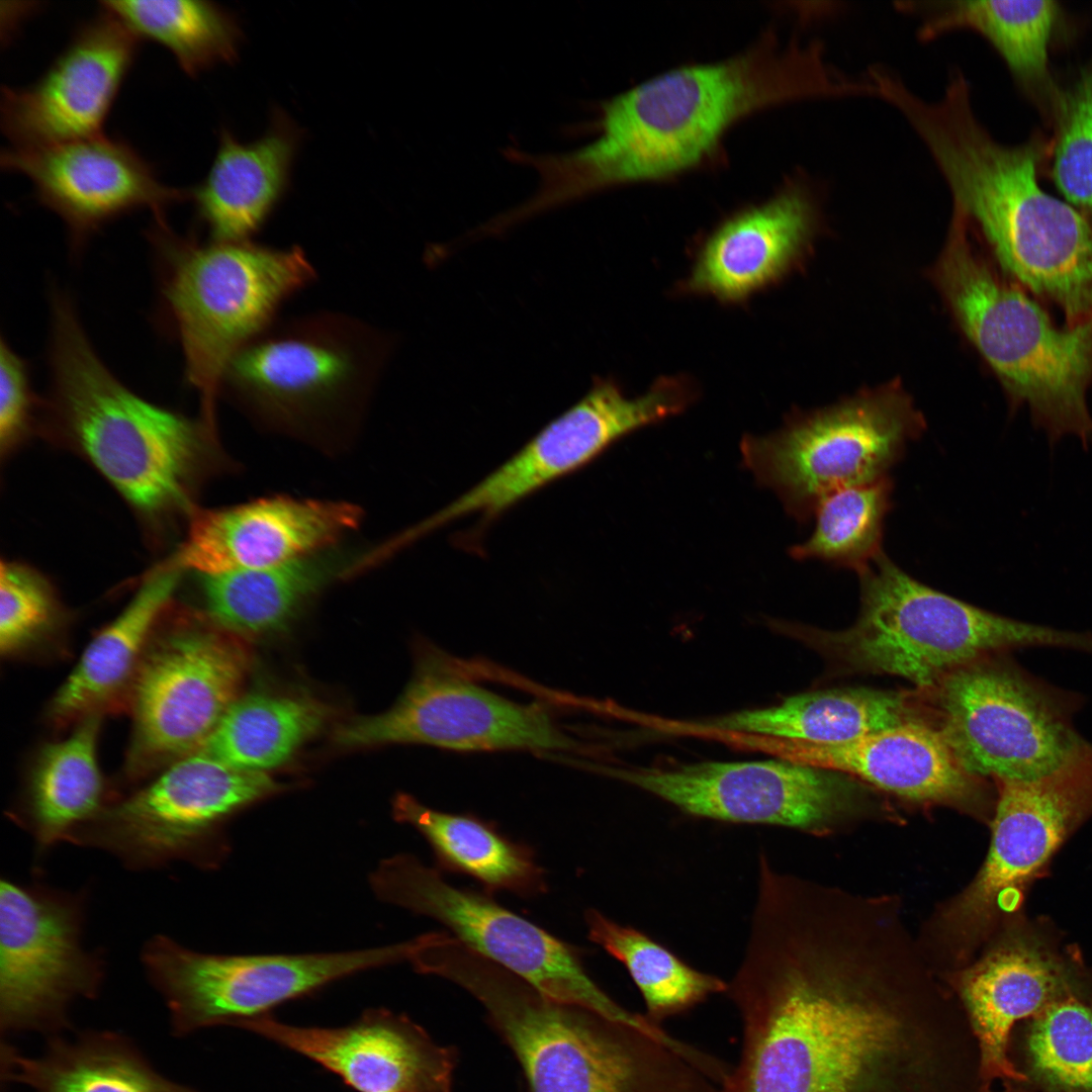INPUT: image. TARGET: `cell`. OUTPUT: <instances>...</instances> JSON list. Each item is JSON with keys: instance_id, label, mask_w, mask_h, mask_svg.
I'll return each mask as SVG.
<instances>
[{"instance_id": "1", "label": "cell", "mask_w": 1092, "mask_h": 1092, "mask_svg": "<svg viewBox=\"0 0 1092 1092\" xmlns=\"http://www.w3.org/2000/svg\"><path fill=\"white\" fill-rule=\"evenodd\" d=\"M749 934L726 990L741 1023L728 1092H987L963 1006L835 977L783 929Z\"/></svg>"}, {"instance_id": "2", "label": "cell", "mask_w": 1092, "mask_h": 1092, "mask_svg": "<svg viewBox=\"0 0 1092 1092\" xmlns=\"http://www.w3.org/2000/svg\"><path fill=\"white\" fill-rule=\"evenodd\" d=\"M857 78L825 58L822 44L782 47L767 35L731 59L673 69L601 104L598 135L566 153L528 154L542 212L627 182L670 176L701 162L734 121L803 98L858 97Z\"/></svg>"}, {"instance_id": "3", "label": "cell", "mask_w": 1092, "mask_h": 1092, "mask_svg": "<svg viewBox=\"0 0 1092 1092\" xmlns=\"http://www.w3.org/2000/svg\"><path fill=\"white\" fill-rule=\"evenodd\" d=\"M898 109L936 164L952 210L980 230L1001 266L1058 304L1068 325L1092 321V228L1039 185L1042 145L994 140L975 115L961 71L948 74L938 100L909 93Z\"/></svg>"}, {"instance_id": "4", "label": "cell", "mask_w": 1092, "mask_h": 1092, "mask_svg": "<svg viewBox=\"0 0 1092 1092\" xmlns=\"http://www.w3.org/2000/svg\"><path fill=\"white\" fill-rule=\"evenodd\" d=\"M450 980L484 1008L530 1092H727L731 1068L713 1055L548 998L477 953L462 954Z\"/></svg>"}, {"instance_id": "5", "label": "cell", "mask_w": 1092, "mask_h": 1092, "mask_svg": "<svg viewBox=\"0 0 1092 1092\" xmlns=\"http://www.w3.org/2000/svg\"><path fill=\"white\" fill-rule=\"evenodd\" d=\"M856 620L838 631L791 627L841 668L899 676L918 690L981 658L1029 647L1092 654V634L1014 620L913 578L883 552L857 573Z\"/></svg>"}, {"instance_id": "6", "label": "cell", "mask_w": 1092, "mask_h": 1092, "mask_svg": "<svg viewBox=\"0 0 1092 1092\" xmlns=\"http://www.w3.org/2000/svg\"><path fill=\"white\" fill-rule=\"evenodd\" d=\"M969 225L952 213L932 279L965 335L1013 404H1027L1052 442L1064 435L1092 445L1086 393L1092 382V321L1065 328L1003 280L975 250Z\"/></svg>"}, {"instance_id": "7", "label": "cell", "mask_w": 1092, "mask_h": 1092, "mask_svg": "<svg viewBox=\"0 0 1092 1092\" xmlns=\"http://www.w3.org/2000/svg\"><path fill=\"white\" fill-rule=\"evenodd\" d=\"M51 332L54 407L64 428L139 510L154 514L181 505L213 429L123 385L101 361L61 294L53 298Z\"/></svg>"}, {"instance_id": "8", "label": "cell", "mask_w": 1092, "mask_h": 1092, "mask_svg": "<svg viewBox=\"0 0 1092 1092\" xmlns=\"http://www.w3.org/2000/svg\"><path fill=\"white\" fill-rule=\"evenodd\" d=\"M156 221L152 235L164 251V301L187 380L199 392L204 421L213 426L215 400L232 358L278 318L286 301L313 284L317 272L296 245L199 243Z\"/></svg>"}, {"instance_id": "9", "label": "cell", "mask_w": 1092, "mask_h": 1092, "mask_svg": "<svg viewBox=\"0 0 1092 1092\" xmlns=\"http://www.w3.org/2000/svg\"><path fill=\"white\" fill-rule=\"evenodd\" d=\"M394 347L392 334L341 311L277 318L232 358L220 392L272 426L349 423L375 391Z\"/></svg>"}, {"instance_id": "10", "label": "cell", "mask_w": 1092, "mask_h": 1092, "mask_svg": "<svg viewBox=\"0 0 1092 1092\" xmlns=\"http://www.w3.org/2000/svg\"><path fill=\"white\" fill-rule=\"evenodd\" d=\"M918 691L920 720L980 779H1036L1089 743L1074 725L1083 697L1037 677L1006 653L976 660Z\"/></svg>"}, {"instance_id": "11", "label": "cell", "mask_w": 1092, "mask_h": 1092, "mask_svg": "<svg viewBox=\"0 0 1092 1092\" xmlns=\"http://www.w3.org/2000/svg\"><path fill=\"white\" fill-rule=\"evenodd\" d=\"M925 428L912 397L895 381L795 414L774 433L745 435L740 452L757 483L805 523L829 493L889 476Z\"/></svg>"}, {"instance_id": "12", "label": "cell", "mask_w": 1092, "mask_h": 1092, "mask_svg": "<svg viewBox=\"0 0 1092 1092\" xmlns=\"http://www.w3.org/2000/svg\"><path fill=\"white\" fill-rule=\"evenodd\" d=\"M280 789L267 772L239 768L197 750L106 806L70 842L104 850L129 870L174 861L215 869L230 851L226 821Z\"/></svg>"}, {"instance_id": "13", "label": "cell", "mask_w": 1092, "mask_h": 1092, "mask_svg": "<svg viewBox=\"0 0 1092 1092\" xmlns=\"http://www.w3.org/2000/svg\"><path fill=\"white\" fill-rule=\"evenodd\" d=\"M694 402L689 382L662 377L636 397L619 384L598 377L572 406L552 420L518 452L475 485L402 533L406 544L459 520L476 518L459 536L467 549H479L488 528L507 511L546 485L599 457L623 437L684 412Z\"/></svg>"}, {"instance_id": "14", "label": "cell", "mask_w": 1092, "mask_h": 1092, "mask_svg": "<svg viewBox=\"0 0 1092 1092\" xmlns=\"http://www.w3.org/2000/svg\"><path fill=\"white\" fill-rule=\"evenodd\" d=\"M370 883L382 901L437 920L468 948L546 997L651 1028L644 1014L620 1005L590 978L576 947L483 893L450 885L417 857L403 853L382 860Z\"/></svg>"}, {"instance_id": "15", "label": "cell", "mask_w": 1092, "mask_h": 1092, "mask_svg": "<svg viewBox=\"0 0 1092 1092\" xmlns=\"http://www.w3.org/2000/svg\"><path fill=\"white\" fill-rule=\"evenodd\" d=\"M411 952L408 940L336 953L213 954L159 934L146 942L141 961L164 999L173 1033L182 1036L206 1027L236 1026L331 982L408 961Z\"/></svg>"}, {"instance_id": "16", "label": "cell", "mask_w": 1092, "mask_h": 1092, "mask_svg": "<svg viewBox=\"0 0 1092 1092\" xmlns=\"http://www.w3.org/2000/svg\"><path fill=\"white\" fill-rule=\"evenodd\" d=\"M427 647L413 677L387 711L355 718L334 732L346 748L425 744L466 752L571 751L580 743L538 703H519L489 691Z\"/></svg>"}, {"instance_id": "17", "label": "cell", "mask_w": 1092, "mask_h": 1092, "mask_svg": "<svg viewBox=\"0 0 1092 1092\" xmlns=\"http://www.w3.org/2000/svg\"><path fill=\"white\" fill-rule=\"evenodd\" d=\"M231 634L191 619L153 634L130 686L129 772L199 750L239 698L249 660Z\"/></svg>"}, {"instance_id": "18", "label": "cell", "mask_w": 1092, "mask_h": 1092, "mask_svg": "<svg viewBox=\"0 0 1092 1092\" xmlns=\"http://www.w3.org/2000/svg\"><path fill=\"white\" fill-rule=\"evenodd\" d=\"M86 892L0 880L2 1033L59 1035L78 999L95 998L105 960L82 943Z\"/></svg>"}, {"instance_id": "19", "label": "cell", "mask_w": 1092, "mask_h": 1092, "mask_svg": "<svg viewBox=\"0 0 1092 1092\" xmlns=\"http://www.w3.org/2000/svg\"><path fill=\"white\" fill-rule=\"evenodd\" d=\"M998 789L987 858L953 905L950 922L977 938L1016 914L1062 844L1092 816V744L1056 770Z\"/></svg>"}, {"instance_id": "20", "label": "cell", "mask_w": 1092, "mask_h": 1092, "mask_svg": "<svg viewBox=\"0 0 1092 1092\" xmlns=\"http://www.w3.org/2000/svg\"><path fill=\"white\" fill-rule=\"evenodd\" d=\"M686 814L739 824L820 832L848 803L835 771L791 761L701 762L673 769L587 764Z\"/></svg>"}, {"instance_id": "21", "label": "cell", "mask_w": 1092, "mask_h": 1092, "mask_svg": "<svg viewBox=\"0 0 1092 1092\" xmlns=\"http://www.w3.org/2000/svg\"><path fill=\"white\" fill-rule=\"evenodd\" d=\"M140 38L100 13L81 24L46 72L22 88L4 87L1 128L13 148L98 135L136 56Z\"/></svg>"}, {"instance_id": "22", "label": "cell", "mask_w": 1092, "mask_h": 1092, "mask_svg": "<svg viewBox=\"0 0 1092 1092\" xmlns=\"http://www.w3.org/2000/svg\"><path fill=\"white\" fill-rule=\"evenodd\" d=\"M1 166L30 180L37 200L65 221L78 246L122 214L148 208L163 219L169 205L189 199V190L162 183L128 143L102 133L41 147H10L1 154Z\"/></svg>"}, {"instance_id": "23", "label": "cell", "mask_w": 1092, "mask_h": 1092, "mask_svg": "<svg viewBox=\"0 0 1092 1092\" xmlns=\"http://www.w3.org/2000/svg\"><path fill=\"white\" fill-rule=\"evenodd\" d=\"M1077 946L1060 945L1044 921H1017L1005 938L958 981L961 1004L981 1055L982 1079L1025 1085L1009 1053L1013 1028L1061 995L1085 971Z\"/></svg>"}, {"instance_id": "24", "label": "cell", "mask_w": 1092, "mask_h": 1092, "mask_svg": "<svg viewBox=\"0 0 1092 1092\" xmlns=\"http://www.w3.org/2000/svg\"><path fill=\"white\" fill-rule=\"evenodd\" d=\"M244 1028L296 1052L359 1092H451L457 1064L452 1046L436 1043L403 1014L363 1012L342 1027H304L270 1014L239 1022Z\"/></svg>"}, {"instance_id": "25", "label": "cell", "mask_w": 1092, "mask_h": 1092, "mask_svg": "<svg viewBox=\"0 0 1092 1092\" xmlns=\"http://www.w3.org/2000/svg\"><path fill=\"white\" fill-rule=\"evenodd\" d=\"M360 520L349 503L287 496L200 511L164 569L209 575L280 565L333 548Z\"/></svg>"}, {"instance_id": "26", "label": "cell", "mask_w": 1092, "mask_h": 1092, "mask_svg": "<svg viewBox=\"0 0 1092 1092\" xmlns=\"http://www.w3.org/2000/svg\"><path fill=\"white\" fill-rule=\"evenodd\" d=\"M767 739L784 759L854 776L909 800L970 805L983 797L982 779L967 772L921 721L836 743Z\"/></svg>"}, {"instance_id": "27", "label": "cell", "mask_w": 1092, "mask_h": 1092, "mask_svg": "<svg viewBox=\"0 0 1092 1092\" xmlns=\"http://www.w3.org/2000/svg\"><path fill=\"white\" fill-rule=\"evenodd\" d=\"M817 224L813 194L793 182L719 225L700 249L685 288L726 302L744 300L798 262Z\"/></svg>"}, {"instance_id": "28", "label": "cell", "mask_w": 1092, "mask_h": 1092, "mask_svg": "<svg viewBox=\"0 0 1092 1092\" xmlns=\"http://www.w3.org/2000/svg\"><path fill=\"white\" fill-rule=\"evenodd\" d=\"M300 141L299 128L282 111L273 113L266 132L252 143L220 131L208 173L189 190L211 241L253 240L286 192Z\"/></svg>"}, {"instance_id": "29", "label": "cell", "mask_w": 1092, "mask_h": 1092, "mask_svg": "<svg viewBox=\"0 0 1092 1092\" xmlns=\"http://www.w3.org/2000/svg\"><path fill=\"white\" fill-rule=\"evenodd\" d=\"M911 721H920L914 695L841 688L795 695L777 706L712 718L695 723L692 729L836 743Z\"/></svg>"}, {"instance_id": "30", "label": "cell", "mask_w": 1092, "mask_h": 1092, "mask_svg": "<svg viewBox=\"0 0 1092 1092\" xmlns=\"http://www.w3.org/2000/svg\"><path fill=\"white\" fill-rule=\"evenodd\" d=\"M0 1055L1 1083L31 1092H199L162 1076L128 1037L113 1031L54 1035L31 1058L2 1041Z\"/></svg>"}, {"instance_id": "31", "label": "cell", "mask_w": 1092, "mask_h": 1092, "mask_svg": "<svg viewBox=\"0 0 1092 1092\" xmlns=\"http://www.w3.org/2000/svg\"><path fill=\"white\" fill-rule=\"evenodd\" d=\"M178 577L179 571L173 569L153 574L122 612L91 640L52 701L54 720L66 723L99 713L131 686Z\"/></svg>"}, {"instance_id": "32", "label": "cell", "mask_w": 1092, "mask_h": 1092, "mask_svg": "<svg viewBox=\"0 0 1092 1092\" xmlns=\"http://www.w3.org/2000/svg\"><path fill=\"white\" fill-rule=\"evenodd\" d=\"M99 713L81 719L66 739L41 752L27 786L18 825L32 837L38 856L96 819L104 806L97 760Z\"/></svg>"}, {"instance_id": "33", "label": "cell", "mask_w": 1092, "mask_h": 1092, "mask_svg": "<svg viewBox=\"0 0 1092 1092\" xmlns=\"http://www.w3.org/2000/svg\"><path fill=\"white\" fill-rule=\"evenodd\" d=\"M333 548L268 568L202 575L210 620L233 634L283 629L325 585L356 567Z\"/></svg>"}, {"instance_id": "34", "label": "cell", "mask_w": 1092, "mask_h": 1092, "mask_svg": "<svg viewBox=\"0 0 1092 1092\" xmlns=\"http://www.w3.org/2000/svg\"><path fill=\"white\" fill-rule=\"evenodd\" d=\"M393 817L424 836L443 871L471 877L488 892L534 897L547 889L533 850L491 823L470 814L431 809L407 794L395 797Z\"/></svg>"}, {"instance_id": "35", "label": "cell", "mask_w": 1092, "mask_h": 1092, "mask_svg": "<svg viewBox=\"0 0 1092 1092\" xmlns=\"http://www.w3.org/2000/svg\"><path fill=\"white\" fill-rule=\"evenodd\" d=\"M915 16L917 35L930 41L970 29L984 36L1020 81L1044 83L1049 48L1060 9L1053 0H943L897 2Z\"/></svg>"}, {"instance_id": "36", "label": "cell", "mask_w": 1092, "mask_h": 1092, "mask_svg": "<svg viewBox=\"0 0 1092 1092\" xmlns=\"http://www.w3.org/2000/svg\"><path fill=\"white\" fill-rule=\"evenodd\" d=\"M1009 1053L1037 1092H1092V970L1016 1024Z\"/></svg>"}, {"instance_id": "37", "label": "cell", "mask_w": 1092, "mask_h": 1092, "mask_svg": "<svg viewBox=\"0 0 1092 1092\" xmlns=\"http://www.w3.org/2000/svg\"><path fill=\"white\" fill-rule=\"evenodd\" d=\"M309 698L265 693L239 697L199 749L233 766L266 772L286 761L330 719Z\"/></svg>"}, {"instance_id": "38", "label": "cell", "mask_w": 1092, "mask_h": 1092, "mask_svg": "<svg viewBox=\"0 0 1092 1092\" xmlns=\"http://www.w3.org/2000/svg\"><path fill=\"white\" fill-rule=\"evenodd\" d=\"M588 938L619 961L639 990L644 1015L653 1023L682 1015L711 996L726 993L728 983L691 967L664 945L596 909L584 914Z\"/></svg>"}, {"instance_id": "39", "label": "cell", "mask_w": 1092, "mask_h": 1092, "mask_svg": "<svg viewBox=\"0 0 1092 1092\" xmlns=\"http://www.w3.org/2000/svg\"><path fill=\"white\" fill-rule=\"evenodd\" d=\"M100 4L140 39L167 49L187 75L194 77L238 57L241 26L234 14L213 2L125 0Z\"/></svg>"}, {"instance_id": "40", "label": "cell", "mask_w": 1092, "mask_h": 1092, "mask_svg": "<svg viewBox=\"0 0 1092 1092\" xmlns=\"http://www.w3.org/2000/svg\"><path fill=\"white\" fill-rule=\"evenodd\" d=\"M893 486L887 476L829 493L814 512L811 536L791 547L790 555L860 572L884 552V523L892 508Z\"/></svg>"}, {"instance_id": "41", "label": "cell", "mask_w": 1092, "mask_h": 1092, "mask_svg": "<svg viewBox=\"0 0 1092 1092\" xmlns=\"http://www.w3.org/2000/svg\"><path fill=\"white\" fill-rule=\"evenodd\" d=\"M1052 177L1067 201L1092 216V68L1058 97Z\"/></svg>"}, {"instance_id": "42", "label": "cell", "mask_w": 1092, "mask_h": 1092, "mask_svg": "<svg viewBox=\"0 0 1092 1092\" xmlns=\"http://www.w3.org/2000/svg\"><path fill=\"white\" fill-rule=\"evenodd\" d=\"M53 600L44 583L29 570L10 563L0 567V647L12 653L50 625Z\"/></svg>"}, {"instance_id": "43", "label": "cell", "mask_w": 1092, "mask_h": 1092, "mask_svg": "<svg viewBox=\"0 0 1092 1092\" xmlns=\"http://www.w3.org/2000/svg\"><path fill=\"white\" fill-rule=\"evenodd\" d=\"M33 396L27 366L4 339L0 348V442L9 448L24 431Z\"/></svg>"}, {"instance_id": "44", "label": "cell", "mask_w": 1092, "mask_h": 1092, "mask_svg": "<svg viewBox=\"0 0 1092 1092\" xmlns=\"http://www.w3.org/2000/svg\"><path fill=\"white\" fill-rule=\"evenodd\" d=\"M988 1092H1037L1027 1085L1012 1082L1001 1083L1000 1088H992Z\"/></svg>"}]
</instances>
